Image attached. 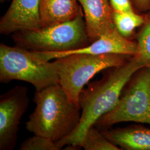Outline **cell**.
<instances>
[{
    "mask_svg": "<svg viewBox=\"0 0 150 150\" xmlns=\"http://www.w3.org/2000/svg\"><path fill=\"white\" fill-rule=\"evenodd\" d=\"M20 150H59L55 142L43 136L35 134L22 142Z\"/></svg>",
    "mask_w": 150,
    "mask_h": 150,
    "instance_id": "16",
    "label": "cell"
},
{
    "mask_svg": "<svg viewBox=\"0 0 150 150\" xmlns=\"http://www.w3.org/2000/svg\"><path fill=\"white\" fill-rule=\"evenodd\" d=\"M78 0H40L41 27L68 21L77 16Z\"/></svg>",
    "mask_w": 150,
    "mask_h": 150,
    "instance_id": "12",
    "label": "cell"
},
{
    "mask_svg": "<svg viewBox=\"0 0 150 150\" xmlns=\"http://www.w3.org/2000/svg\"><path fill=\"white\" fill-rule=\"evenodd\" d=\"M113 11L124 12L134 11L131 0H109Z\"/></svg>",
    "mask_w": 150,
    "mask_h": 150,
    "instance_id": "17",
    "label": "cell"
},
{
    "mask_svg": "<svg viewBox=\"0 0 150 150\" xmlns=\"http://www.w3.org/2000/svg\"><path fill=\"white\" fill-rule=\"evenodd\" d=\"M81 147L85 150H121L110 140L100 129L93 126L86 132Z\"/></svg>",
    "mask_w": 150,
    "mask_h": 150,
    "instance_id": "15",
    "label": "cell"
},
{
    "mask_svg": "<svg viewBox=\"0 0 150 150\" xmlns=\"http://www.w3.org/2000/svg\"><path fill=\"white\" fill-rule=\"evenodd\" d=\"M130 57L121 54H76L57 59L54 62L59 85L70 101L80 106L81 92L95 75L103 70L123 64Z\"/></svg>",
    "mask_w": 150,
    "mask_h": 150,
    "instance_id": "5",
    "label": "cell"
},
{
    "mask_svg": "<svg viewBox=\"0 0 150 150\" xmlns=\"http://www.w3.org/2000/svg\"><path fill=\"white\" fill-rule=\"evenodd\" d=\"M112 20L114 26L124 38L132 40L136 29L141 27L145 21V14L136 11L119 12L113 11Z\"/></svg>",
    "mask_w": 150,
    "mask_h": 150,
    "instance_id": "13",
    "label": "cell"
},
{
    "mask_svg": "<svg viewBox=\"0 0 150 150\" xmlns=\"http://www.w3.org/2000/svg\"><path fill=\"white\" fill-rule=\"evenodd\" d=\"M101 131L107 139L121 150H150V129L148 127L133 125Z\"/></svg>",
    "mask_w": 150,
    "mask_h": 150,
    "instance_id": "11",
    "label": "cell"
},
{
    "mask_svg": "<svg viewBox=\"0 0 150 150\" xmlns=\"http://www.w3.org/2000/svg\"><path fill=\"white\" fill-rule=\"evenodd\" d=\"M84 14L86 31L92 42L115 28L109 0H78Z\"/></svg>",
    "mask_w": 150,
    "mask_h": 150,
    "instance_id": "10",
    "label": "cell"
},
{
    "mask_svg": "<svg viewBox=\"0 0 150 150\" xmlns=\"http://www.w3.org/2000/svg\"><path fill=\"white\" fill-rule=\"evenodd\" d=\"M7 1V0H1V2H4V1Z\"/></svg>",
    "mask_w": 150,
    "mask_h": 150,
    "instance_id": "19",
    "label": "cell"
},
{
    "mask_svg": "<svg viewBox=\"0 0 150 150\" xmlns=\"http://www.w3.org/2000/svg\"><path fill=\"white\" fill-rule=\"evenodd\" d=\"M30 99L26 87L16 86L0 96V150L16 146L19 124Z\"/></svg>",
    "mask_w": 150,
    "mask_h": 150,
    "instance_id": "7",
    "label": "cell"
},
{
    "mask_svg": "<svg viewBox=\"0 0 150 150\" xmlns=\"http://www.w3.org/2000/svg\"><path fill=\"white\" fill-rule=\"evenodd\" d=\"M33 101L36 108L26 123L29 132L56 142L77 127L80 107L70 101L59 83L36 91Z\"/></svg>",
    "mask_w": 150,
    "mask_h": 150,
    "instance_id": "2",
    "label": "cell"
},
{
    "mask_svg": "<svg viewBox=\"0 0 150 150\" xmlns=\"http://www.w3.org/2000/svg\"><path fill=\"white\" fill-rule=\"evenodd\" d=\"M40 0H12L0 21V33L9 35L41 27Z\"/></svg>",
    "mask_w": 150,
    "mask_h": 150,
    "instance_id": "9",
    "label": "cell"
},
{
    "mask_svg": "<svg viewBox=\"0 0 150 150\" xmlns=\"http://www.w3.org/2000/svg\"><path fill=\"white\" fill-rule=\"evenodd\" d=\"M34 54L45 61L76 54H121L134 56L137 53V42L122 36L115 27L96 40L83 47L66 52H35Z\"/></svg>",
    "mask_w": 150,
    "mask_h": 150,
    "instance_id": "8",
    "label": "cell"
},
{
    "mask_svg": "<svg viewBox=\"0 0 150 150\" xmlns=\"http://www.w3.org/2000/svg\"><path fill=\"white\" fill-rule=\"evenodd\" d=\"M27 82L36 91L59 83V76L54 62L38 58L32 51L17 46L0 45V82Z\"/></svg>",
    "mask_w": 150,
    "mask_h": 150,
    "instance_id": "4",
    "label": "cell"
},
{
    "mask_svg": "<svg viewBox=\"0 0 150 150\" xmlns=\"http://www.w3.org/2000/svg\"><path fill=\"white\" fill-rule=\"evenodd\" d=\"M125 122L150 125V69L143 67L136 72L124 87L116 106L101 117L94 126L110 129Z\"/></svg>",
    "mask_w": 150,
    "mask_h": 150,
    "instance_id": "6",
    "label": "cell"
},
{
    "mask_svg": "<svg viewBox=\"0 0 150 150\" xmlns=\"http://www.w3.org/2000/svg\"><path fill=\"white\" fill-rule=\"evenodd\" d=\"M12 38L16 46L35 52L70 51L91 43L81 6L77 16L71 20L18 31L13 33Z\"/></svg>",
    "mask_w": 150,
    "mask_h": 150,
    "instance_id": "3",
    "label": "cell"
},
{
    "mask_svg": "<svg viewBox=\"0 0 150 150\" xmlns=\"http://www.w3.org/2000/svg\"><path fill=\"white\" fill-rule=\"evenodd\" d=\"M144 14L145 23L137 35V53L134 56L144 67L150 69V11Z\"/></svg>",
    "mask_w": 150,
    "mask_h": 150,
    "instance_id": "14",
    "label": "cell"
},
{
    "mask_svg": "<svg viewBox=\"0 0 150 150\" xmlns=\"http://www.w3.org/2000/svg\"><path fill=\"white\" fill-rule=\"evenodd\" d=\"M143 67L136 56H131L123 64L109 68L100 80L89 82L79 97V123L70 135L55 142L59 150L64 146L66 150L81 149V142L88 129L116 106L124 87L132 75Z\"/></svg>",
    "mask_w": 150,
    "mask_h": 150,
    "instance_id": "1",
    "label": "cell"
},
{
    "mask_svg": "<svg viewBox=\"0 0 150 150\" xmlns=\"http://www.w3.org/2000/svg\"><path fill=\"white\" fill-rule=\"evenodd\" d=\"M134 11L145 13L150 11V0H131Z\"/></svg>",
    "mask_w": 150,
    "mask_h": 150,
    "instance_id": "18",
    "label": "cell"
}]
</instances>
